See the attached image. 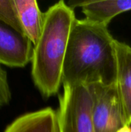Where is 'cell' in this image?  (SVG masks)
Here are the masks:
<instances>
[{
  "mask_svg": "<svg viewBox=\"0 0 131 132\" xmlns=\"http://www.w3.org/2000/svg\"><path fill=\"white\" fill-rule=\"evenodd\" d=\"M118 132H131V126L127 125L123 128H121Z\"/></svg>",
  "mask_w": 131,
  "mask_h": 132,
  "instance_id": "cell-12",
  "label": "cell"
},
{
  "mask_svg": "<svg viewBox=\"0 0 131 132\" xmlns=\"http://www.w3.org/2000/svg\"><path fill=\"white\" fill-rule=\"evenodd\" d=\"M76 20L75 12L64 1L50 6L44 13L40 37L34 46L32 80L42 95L49 97L59 92L68 41Z\"/></svg>",
  "mask_w": 131,
  "mask_h": 132,
  "instance_id": "cell-2",
  "label": "cell"
},
{
  "mask_svg": "<svg viewBox=\"0 0 131 132\" xmlns=\"http://www.w3.org/2000/svg\"><path fill=\"white\" fill-rule=\"evenodd\" d=\"M58 114L61 132H96L91 115V98L85 85L63 87Z\"/></svg>",
  "mask_w": 131,
  "mask_h": 132,
  "instance_id": "cell-4",
  "label": "cell"
},
{
  "mask_svg": "<svg viewBox=\"0 0 131 132\" xmlns=\"http://www.w3.org/2000/svg\"><path fill=\"white\" fill-rule=\"evenodd\" d=\"M68 5L73 9L81 8L86 20L107 26L115 16L131 10V0L71 1Z\"/></svg>",
  "mask_w": 131,
  "mask_h": 132,
  "instance_id": "cell-6",
  "label": "cell"
},
{
  "mask_svg": "<svg viewBox=\"0 0 131 132\" xmlns=\"http://www.w3.org/2000/svg\"><path fill=\"white\" fill-rule=\"evenodd\" d=\"M33 49L23 33L0 21V64L23 67L32 61Z\"/></svg>",
  "mask_w": 131,
  "mask_h": 132,
  "instance_id": "cell-5",
  "label": "cell"
},
{
  "mask_svg": "<svg viewBox=\"0 0 131 132\" xmlns=\"http://www.w3.org/2000/svg\"><path fill=\"white\" fill-rule=\"evenodd\" d=\"M117 73V87L124 114L131 125V46L124 42L115 41Z\"/></svg>",
  "mask_w": 131,
  "mask_h": 132,
  "instance_id": "cell-7",
  "label": "cell"
},
{
  "mask_svg": "<svg viewBox=\"0 0 131 132\" xmlns=\"http://www.w3.org/2000/svg\"><path fill=\"white\" fill-rule=\"evenodd\" d=\"M14 2L22 32L35 46L42 33L44 13L36 0H14Z\"/></svg>",
  "mask_w": 131,
  "mask_h": 132,
  "instance_id": "cell-9",
  "label": "cell"
},
{
  "mask_svg": "<svg viewBox=\"0 0 131 132\" xmlns=\"http://www.w3.org/2000/svg\"><path fill=\"white\" fill-rule=\"evenodd\" d=\"M0 21L23 33L14 0H0Z\"/></svg>",
  "mask_w": 131,
  "mask_h": 132,
  "instance_id": "cell-10",
  "label": "cell"
},
{
  "mask_svg": "<svg viewBox=\"0 0 131 132\" xmlns=\"http://www.w3.org/2000/svg\"><path fill=\"white\" fill-rule=\"evenodd\" d=\"M91 98V115L96 132H118L127 125L117 84L86 86Z\"/></svg>",
  "mask_w": 131,
  "mask_h": 132,
  "instance_id": "cell-3",
  "label": "cell"
},
{
  "mask_svg": "<svg viewBox=\"0 0 131 132\" xmlns=\"http://www.w3.org/2000/svg\"><path fill=\"white\" fill-rule=\"evenodd\" d=\"M11 100V90L8 82L7 74L0 66V108L9 103Z\"/></svg>",
  "mask_w": 131,
  "mask_h": 132,
  "instance_id": "cell-11",
  "label": "cell"
},
{
  "mask_svg": "<svg viewBox=\"0 0 131 132\" xmlns=\"http://www.w3.org/2000/svg\"><path fill=\"white\" fill-rule=\"evenodd\" d=\"M4 132H61L58 111L46 108L21 115Z\"/></svg>",
  "mask_w": 131,
  "mask_h": 132,
  "instance_id": "cell-8",
  "label": "cell"
},
{
  "mask_svg": "<svg viewBox=\"0 0 131 132\" xmlns=\"http://www.w3.org/2000/svg\"><path fill=\"white\" fill-rule=\"evenodd\" d=\"M116 39L107 26L86 19L75 21L64 60L63 87L117 83Z\"/></svg>",
  "mask_w": 131,
  "mask_h": 132,
  "instance_id": "cell-1",
  "label": "cell"
}]
</instances>
